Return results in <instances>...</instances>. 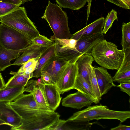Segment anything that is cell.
Segmentation results:
<instances>
[{
    "mask_svg": "<svg viewBox=\"0 0 130 130\" xmlns=\"http://www.w3.org/2000/svg\"><path fill=\"white\" fill-rule=\"evenodd\" d=\"M130 118V111H118L109 109L100 104L90 106L77 112L66 120L68 123H79L101 119H116L122 123Z\"/></svg>",
    "mask_w": 130,
    "mask_h": 130,
    "instance_id": "obj_1",
    "label": "cell"
},
{
    "mask_svg": "<svg viewBox=\"0 0 130 130\" xmlns=\"http://www.w3.org/2000/svg\"><path fill=\"white\" fill-rule=\"evenodd\" d=\"M117 45L104 39L92 49L90 54L101 67L108 69L118 70L123 60V49H118Z\"/></svg>",
    "mask_w": 130,
    "mask_h": 130,
    "instance_id": "obj_2",
    "label": "cell"
},
{
    "mask_svg": "<svg viewBox=\"0 0 130 130\" xmlns=\"http://www.w3.org/2000/svg\"><path fill=\"white\" fill-rule=\"evenodd\" d=\"M58 5L48 1L41 18L46 20L54 35L50 38L70 39L72 36L68 26V18L66 13Z\"/></svg>",
    "mask_w": 130,
    "mask_h": 130,
    "instance_id": "obj_3",
    "label": "cell"
},
{
    "mask_svg": "<svg viewBox=\"0 0 130 130\" xmlns=\"http://www.w3.org/2000/svg\"><path fill=\"white\" fill-rule=\"evenodd\" d=\"M0 23L21 32L31 40L40 35L34 23L28 17L24 7H19L1 17Z\"/></svg>",
    "mask_w": 130,
    "mask_h": 130,
    "instance_id": "obj_4",
    "label": "cell"
},
{
    "mask_svg": "<svg viewBox=\"0 0 130 130\" xmlns=\"http://www.w3.org/2000/svg\"><path fill=\"white\" fill-rule=\"evenodd\" d=\"M60 115L55 111H49L35 114L25 119H22L19 126L11 127L12 130H52L59 119Z\"/></svg>",
    "mask_w": 130,
    "mask_h": 130,
    "instance_id": "obj_5",
    "label": "cell"
},
{
    "mask_svg": "<svg viewBox=\"0 0 130 130\" xmlns=\"http://www.w3.org/2000/svg\"><path fill=\"white\" fill-rule=\"evenodd\" d=\"M31 44V39L19 31L0 24V45L8 49L19 50Z\"/></svg>",
    "mask_w": 130,
    "mask_h": 130,
    "instance_id": "obj_6",
    "label": "cell"
},
{
    "mask_svg": "<svg viewBox=\"0 0 130 130\" xmlns=\"http://www.w3.org/2000/svg\"><path fill=\"white\" fill-rule=\"evenodd\" d=\"M10 104L22 119L28 118L39 112L51 111L38 104L31 93H23Z\"/></svg>",
    "mask_w": 130,
    "mask_h": 130,
    "instance_id": "obj_7",
    "label": "cell"
},
{
    "mask_svg": "<svg viewBox=\"0 0 130 130\" xmlns=\"http://www.w3.org/2000/svg\"><path fill=\"white\" fill-rule=\"evenodd\" d=\"M103 34L102 32L78 40L75 48L71 50L70 52L68 59L69 63L75 62L82 55L90 54L94 46L104 39Z\"/></svg>",
    "mask_w": 130,
    "mask_h": 130,
    "instance_id": "obj_8",
    "label": "cell"
},
{
    "mask_svg": "<svg viewBox=\"0 0 130 130\" xmlns=\"http://www.w3.org/2000/svg\"><path fill=\"white\" fill-rule=\"evenodd\" d=\"M78 70L76 62L69 63L62 71L56 84L60 94L73 89Z\"/></svg>",
    "mask_w": 130,
    "mask_h": 130,
    "instance_id": "obj_9",
    "label": "cell"
},
{
    "mask_svg": "<svg viewBox=\"0 0 130 130\" xmlns=\"http://www.w3.org/2000/svg\"><path fill=\"white\" fill-rule=\"evenodd\" d=\"M93 103H98L94 99L77 91L76 92L70 94L63 98L62 105L65 107L79 109L84 107H88Z\"/></svg>",
    "mask_w": 130,
    "mask_h": 130,
    "instance_id": "obj_10",
    "label": "cell"
},
{
    "mask_svg": "<svg viewBox=\"0 0 130 130\" xmlns=\"http://www.w3.org/2000/svg\"><path fill=\"white\" fill-rule=\"evenodd\" d=\"M0 120L6 125L14 127L21 124L22 118L12 107L10 102L0 101Z\"/></svg>",
    "mask_w": 130,
    "mask_h": 130,
    "instance_id": "obj_11",
    "label": "cell"
},
{
    "mask_svg": "<svg viewBox=\"0 0 130 130\" xmlns=\"http://www.w3.org/2000/svg\"><path fill=\"white\" fill-rule=\"evenodd\" d=\"M69 63V61L59 58L55 55L49 60L42 71L47 72L56 84L61 74Z\"/></svg>",
    "mask_w": 130,
    "mask_h": 130,
    "instance_id": "obj_12",
    "label": "cell"
},
{
    "mask_svg": "<svg viewBox=\"0 0 130 130\" xmlns=\"http://www.w3.org/2000/svg\"><path fill=\"white\" fill-rule=\"evenodd\" d=\"M44 94L48 108L55 111L59 106L62 97L56 84H39Z\"/></svg>",
    "mask_w": 130,
    "mask_h": 130,
    "instance_id": "obj_13",
    "label": "cell"
},
{
    "mask_svg": "<svg viewBox=\"0 0 130 130\" xmlns=\"http://www.w3.org/2000/svg\"><path fill=\"white\" fill-rule=\"evenodd\" d=\"M97 82L102 96L106 94L113 87L114 84L112 77L105 68L102 67H94Z\"/></svg>",
    "mask_w": 130,
    "mask_h": 130,
    "instance_id": "obj_14",
    "label": "cell"
},
{
    "mask_svg": "<svg viewBox=\"0 0 130 130\" xmlns=\"http://www.w3.org/2000/svg\"><path fill=\"white\" fill-rule=\"evenodd\" d=\"M105 18H100L91 23L77 31L72 36L70 39L77 40L82 38L102 32Z\"/></svg>",
    "mask_w": 130,
    "mask_h": 130,
    "instance_id": "obj_15",
    "label": "cell"
},
{
    "mask_svg": "<svg viewBox=\"0 0 130 130\" xmlns=\"http://www.w3.org/2000/svg\"><path fill=\"white\" fill-rule=\"evenodd\" d=\"M49 46H42L31 44L21 55L17 58L12 65H22L28 60L32 59L38 60L43 51Z\"/></svg>",
    "mask_w": 130,
    "mask_h": 130,
    "instance_id": "obj_16",
    "label": "cell"
},
{
    "mask_svg": "<svg viewBox=\"0 0 130 130\" xmlns=\"http://www.w3.org/2000/svg\"><path fill=\"white\" fill-rule=\"evenodd\" d=\"M29 46L20 50H13L6 48L0 45V70L3 71L12 65L11 61L19 57Z\"/></svg>",
    "mask_w": 130,
    "mask_h": 130,
    "instance_id": "obj_17",
    "label": "cell"
},
{
    "mask_svg": "<svg viewBox=\"0 0 130 130\" xmlns=\"http://www.w3.org/2000/svg\"><path fill=\"white\" fill-rule=\"evenodd\" d=\"M94 60L90 54H84L76 61L78 65L77 75L82 77L90 85L89 77L90 66Z\"/></svg>",
    "mask_w": 130,
    "mask_h": 130,
    "instance_id": "obj_18",
    "label": "cell"
},
{
    "mask_svg": "<svg viewBox=\"0 0 130 130\" xmlns=\"http://www.w3.org/2000/svg\"><path fill=\"white\" fill-rule=\"evenodd\" d=\"M55 55L54 43L44 50L39 57L36 68L33 73L32 77L37 78L41 77V72L44 67L49 60Z\"/></svg>",
    "mask_w": 130,
    "mask_h": 130,
    "instance_id": "obj_19",
    "label": "cell"
},
{
    "mask_svg": "<svg viewBox=\"0 0 130 130\" xmlns=\"http://www.w3.org/2000/svg\"><path fill=\"white\" fill-rule=\"evenodd\" d=\"M25 87L4 88L0 90V101L10 102L14 100L23 93Z\"/></svg>",
    "mask_w": 130,
    "mask_h": 130,
    "instance_id": "obj_20",
    "label": "cell"
},
{
    "mask_svg": "<svg viewBox=\"0 0 130 130\" xmlns=\"http://www.w3.org/2000/svg\"><path fill=\"white\" fill-rule=\"evenodd\" d=\"M73 89H75L86 95L90 97L98 102L94 94L91 85L82 77L77 75Z\"/></svg>",
    "mask_w": 130,
    "mask_h": 130,
    "instance_id": "obj_21",
    "label": "cell"
},
{
    "mask_svg": "<svg viewBox=\"0 0 130 130\" xmlns=\"http://www.w3.org/2000/svg\"><path fill=\"white\" fill-rule=\"evenodd\" d=\"M10 74L13 76L9 79L4 88L25 87L29 80L17 72L11 71Z\"/></svg>",
    "mask_w": 130,
    "mask_h": 130,
    "instance_id": "obj_22",
    "label": "cell"
},
{
    "mask_svg": "<svg viewBox=\"0 0 130 130\" xmlns=\"http://www.w3.org/2000/svg\"><path fill=\"white\" fill-rule=\"evenodd\" d=\"M61 8L78 10L84 6L89 0H55Z\"/></svg>",
    "mask_w": 130,
    "mask_h": 130,
    "instance_id": "obj_23",
    "label": "cell"
},
{
    "mask_svg": "<svg viewBox=\"0 0 130 130\" xmlns=\"http://www.w3.org/2000/svg\"><path fill=\"white\" fill-rule=\"evenodd\" d=\"M121 29L122 36L121 44L124 50L130 47V22H123Z\"/></svg>",
    "mask_w": 130,
    "mask_h": 130,
    "instance_id": "obj_24",
    "label": "cell"
},
{
    "mask_svg": "<svg viewBox=\"0 0 130 130\" xmlns=\"http://www.w3.org/2000/svg\"><path fill=\"white\" fill-rule=\"evenodd\" d=\"M89 77L90 84L94 94L99 102L102 99L101 95L96 77L93 67L90 66Z\"/></svg>",
    "mask_w": 130,
    "mask_h": 130,
    "instance_id": "obj_25",
    "label": "cell"
},
{
    "mask_svg": "<svg viewBox=\"0 0 130 130\" xmlns=\"http://www.w3.org/2000/svg\"><path fill=\"white\" fill-rule=\"evenodd\" d=\"M31 93L38 104L50 110L48 108L43 90L39 84Z\"/></svg>",
    "mask_w": 130,
    "mask_h": 130,
    "instance_id": "obj_26",
    "label": "cell"
},
{
    "mask_svg": "<svg viewBox=\"0 0 130 130\" xmlns=\"http://www.w3.org/2000/svg\"><path fill=\"white\" fill-rule=\"evenodd\" d=\"M117 13L116 11L112 9L108 13L105 19L104 24L102 32L105 34L109 29L111 28L114 21L118 20Z\"/></svg>",
    "mask_w": 130,
    "mask_h": 130,
    "instance_id": "obj_27",
    "label": "cell"
},
{
    "mask_svg": "<svg viewBox=\"0 0 130 130\" xmlns=\"http://www.w3.org/2000/svg\"><path fill=\"white\" fill-rule=\"evenodd\" d=\"M32 44L42 46H49L54 43L53 41L48 39L44 36L40 35L39 36L31 39Z\"/></svg>",
    "mask_w": 130,
    "mask_h": 130,
    "instance_id": "obj_28",
    "label": "cell"
},
{
    "mask_svg": "<svg viewBox=\"0 0 130 130\" xmlns=\"http://www.w3.org/2000/svg\"><path fill=\"white\" fill-rule=\"evenodd\" d=\"M20 6L0 1V18L17 9Z\"/></svg>",
    "mask_w": 130,
    "mask_h": 130,
    "instance_id": "obj_29",
    "label": "cell"
},
{
    "mask_svg": "<svg viewBox=\"0 0 130 130\" xmlns=\"http://www.w3.org/2000/svg\"><path fill=\"white\" fill-rule=\"evenodd\" d=\"M37 62L38 60L36 61L32 64L26 69L23 72L20 74L29 79L32 77L33 73L36 68Z\"/></svg>",
    "mask_w": 130,
    "mask_h": 130,
    "instance_id": "obj_30",
    "label": "cell"
},
{
    "mask_svg": "<svg viewBox=\"0 0 130 130\" xmlns=\"http://www.w3.org/2000/svg\"><path fill=\"white\" fill-rule=\"evenodd\" d=\"M70 130V129L66 120L59 119L52 127V130Z\"/></svg>",
    "mask_w": 130,
    "mask_h": 130,
    "instance_id": "obj_31",
    "label": "cell"
},
{
    "mask_svg": "<svg viewBox=\"0 0 130 130\" xmlns=\"http://www.w3.org/2000/svg\"><path fill=\"white\" fill-rule=\"evenodd\" d=\"M38 85L37 80L32 79L28 81L25 86L24 90V92L31 93L35 88Z\"/></svg>",
    "mask_w": 130,
    "mask_h": 130,
    "instance_id": "obj_32",
    "label": "cell"
},
{
    "mask_svg": "<svg viewBox=\"0 0 130 130\" xmlns=\"http://www.w3.org/2000/svg\"><path fill=\"white\" fill-rule=\"evenodd\" d=\"M41 77L43 84H55L53 82L49 75L45 71H42Z\"/></svg>",
    "mask_w": 130,
    "mask_h": 130,
    "instance_id": "obj_33",
    "label": "cell"
},
{
    "mask_svg": "<svg viewBox=\"0 0 130 130\" xmlns=\"http://www.w3.org/2000/svg\"><path fill=\"white\" fill-rule=\"evenodd\" d=\"M37 60H38L35 59H32L28 60L22 65V66L20 68L17 72L20 74L22 73L26 69L31 66Z\"/></svg>",
    "mask_w": 130,
    "mask_h": 130,
    "instance_id": "obj_34",
    "label": "cell"
},
{
    "mask_svg": "<svg viewBox=\"0 0 130 130\" xmlns=\"http://www.w3.org/2000/svg\"><path fill=\"white\" fill-rule=\"evenodd\" d=\"M116 86L119 87L121 91L130 96V82L120 83L119 85Z\"/></svg>",
    "mask_w": 130,
    "mask_h": 130,
    "instance_id": "obj_35",
    "label": "cell"
},
{
    "mask_svg": "<svg viewBox=\"0 0 130 130\" xmlns=\"http://www.w3.org/2000/svg\"><path fill=\"white\" fill-rule=\"evenodd\" d=\"M111 130H130V126L123 125L120 124L117 127L111 128Z\"/></svg>",
    "mask_w": 130,
    "mask_h": 130,
    "instance_id": "obj_36",
    "label": "cell"
},
{
    "mask_svg": "<svg viewBox=\"0 0 130 130\" xmlns=\"http://www.w3.org/2000/svg\"><path fill=\"white\" fill-rule=\"evenodd\" d=\"M2 2L20 6L22 4V0H0Z\"/></svg>",
    "mask_w": 130,
    "mask_h": 130,
    "instance_id": "obj_37",
    "label": "cell"
},
{
    "mask_svg": "<svg viewBox=\"0 0 130 130\" xmlns=\"http://www.w3.org/2000/svg\"><path fill=\"white\" fill-rule=\"evenodd\" d=\"M123 7L126 9H130V0H119Z\"/></svg>",
    "mask_w": 130,
    "mask_h": 130,
    "instance_id": "obj_38",
    "label": "cell"
},
{
    "mask_svg": "<svg viewBox=\"0 0 130 130\" xmlns=\"http://www.w3.org/2000/svg\"><path fill=\"white\" fill-rule=\"evenodd\" d=\"M117 6L123 8V7L119 0H106Z\"/></svg>",
    "mask_w": 130,
    "mask_h": 130,
    "instance_id": "obj_39",
    "label": "cell"
},
{
    "mask_svg": "<svg viewBox=\"0 0 130 130\" xmlns=\"http://www.w3.org/2000/svg\"><path fill=\"white\" fill-rule=\"evenodd\" d=\"M0 89H2L5 87V84L3 77L0 72Z\"/></svg>",
    "mask_w": 130,
    "mask_h": 130,
    "instance_id": "obj_40",
    "label": "cell"
},
{
    "mask_svg": "<svg viewBox=\"0 0 130 130\" xmlns=\"http://www.w3.org/2000/svg\"><path fill=\"white\" fill-rule=\"evenodd\" d=\"M32 1V0H22V4H23L26 2H31Z\"/></svg>",
    "mask_w": 130,
    "mask_h": 130,
    "instance_id": "obj_41",
    "label": "cell"
},
{
    "mask_svg": "<svg viewBox=\"0 0 130 130\" xmlns=\"http://www.w3.org/2000/svg\"><path fill=\"white\" fill-rule=\"evenodd\" d=\"M3 125H6L5 123L3 121L0 120V126Z\"/></svg>",
    "mask_w": 130,
    "mask_h": 130,
    "instance_id": "obj_42",
    "label": "cell"
},
{
    "mask_svg": "<svg viewBox=\"0 0 130 130\" xmlns=\"http://www.w3.org/2000/svg\"><path fill=\"white\" fill-rule=\"evenodd\" d=\"M1 89H0V90Z\"/></svg>",
    "mask_w": 130,
    "mask_h": 130,
    "instance_id": "obj_43",
    "label": "cell"
}]
</instances>
